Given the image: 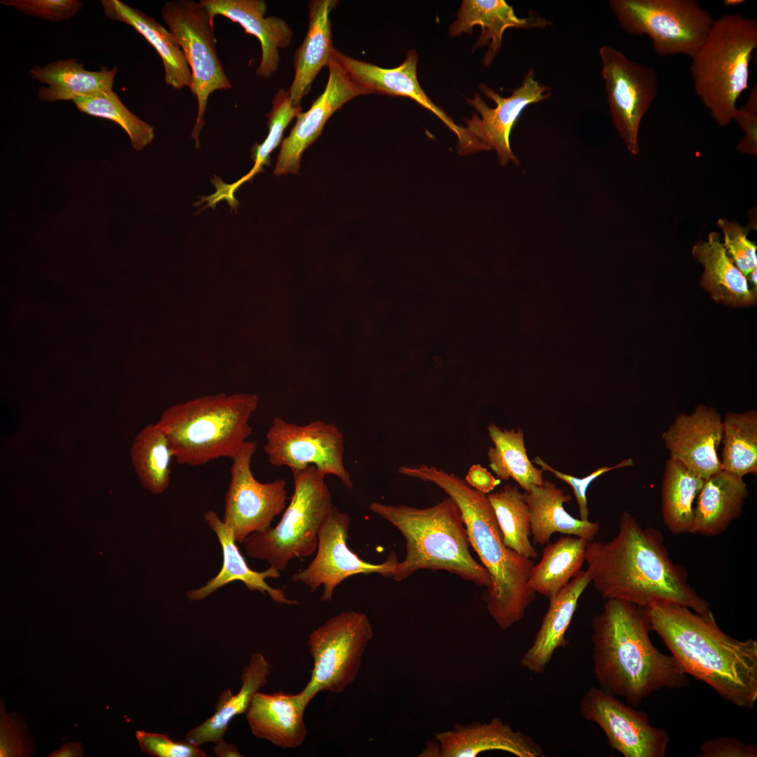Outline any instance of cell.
<instances>
[{
  "instance_id": "cell-1",
  "label": "cell",
  "mask_w": 757,
  "mask_h": 757,
  "mask_svg": "<svg viewBox=\"0 0 757 757\" xmlns=\"http://www.w3.org/2000/svg\"><path fill=\"white\" fill-rule=\"evenodd\" d=\"M585 561L594 587L605 599L648 608L678 604L707 615L709 603L688 582L687 572L669 554L660 531L642 527L622 512L618 533L608 542L587 544Z\"/></svg>"
},
{
  "instance_id": "cell-2",
  "label": "cell",
  "mask_w": 757,
  "mask_h": 757,
  "mask_svg": "<svg viewBox=\"0 0 757 757\" xmlns=\"http://www.w3.org/2000/svg\"><path fill=\"white\" fill-rule=\"evenodd\" d=\"M591 628L593 674L605 692L638 707L653 693L688 686V676L674 657L653 644L646 608L606 599Z\"/></svg>"
},
{
  "instance_id": "cell-3",
  "label": "cell",
  "mask_w": 757,
  "mask_h": 757,
  "mask_svg": "<svg viewBox=\"0 0 757 757\" xmlns=\"http://www.w3.org/2000/svg\"><path fill=\"white\" fill-rule=\"evenodd\" d=\"M652 630L687 675L735 706L751 710L757 700V641L725 633L713 613L700 615L678 604L646 608Z\"/></svg>"
},
{
  "instance_id": "cell-4",
  "label": "cell",
  "mask_w": 757,
  "mask_h": 757,
  "mask_svg": "<svg viewBox=\"0 0 757 757\" xmlns=\"http://www.w3.org/2000/svg\"><path fill=\"white\" fill-rule=\"evenodd\" d=\"M400 475L431 482L442 489L458 507L471 547L489 572L491 585L483 599L497 626L506 630L524 619L536 599L528 581L533 562L507 548L487 496L465 480L434 466H402Z\"/></svg>"
},
{
  "instance_id": "cell-5",
  "label": "cell",
  "mask_w": 757,
  "mask_h": 757,
  "mask_svg": "<svg viewBox=\"0 0 757 757\" xmlns=\"http://www.w3.org/2000/svg\"><path fill=\"white\" fill-rule=\"evenodd\" d=\"M369 510L389 521L406 540V556L392 578L401 582L418 570L445 571L478 586L489 588L491 577L470 552V543L461 512L450 498L433 506L372 502Z\"/></svg>"
},
{
  "instance_id": "cell-6",
  "label": "cell",
  "mask_w": 757,
  "mask_h": 757,
  "mask_svg": "<svg viewBox=\"0 0 757 757\" xmlns=\"http://www.w3.org/2000/svg\"><path fill=\"white\" fill-rule=\"evenodd\" d=\"M258 403L255 395H210L170 406L156 423L178 463L201 466L236 454L252 433L249 422Z\"/></svg>"
},
{
  "instance_id": "cell-7",
  "label": "cell",
  "mask_w": 757,
  "mask_h": 757,
  "mask_svg": "<svg viewBox=\"0 0 757 757\" xmlns=\"http://www.w3.org/2000/svg\"><path fill=\"white\" fill-rule=\"evenodd\" d=\"M757 48V23L737 13L714 20L701 48L691 57L696 95L720 126H726L748 88L750 61Z\"/></svg>"
},
{
  "instance_id": "cell-8",
  "label": "cell",
  "mask_w": 757,
  "mask_h": 757,
  "mask_svg": "<svg viewBox=\"0 0 757 757\" xmlns=\"http://www.w3.org/2000/svg\"><path fill=\"white\" fill-rule=\"evenodd\" d=\"M292 474L294 493L280 521L274 528L252 533L243 542L248 556L267 561L280 572L294 558L316 551L319 533L334 507L325 476L315 466Z\"/></svg>"
},
{
  "instance_id": "cell-9",
  "label": "cell",
  "mask_w": 757,
  "mask_h": 757,
  "mask_svg": "<svg viewBox=\"0 0 757 757\" xmlns=\"http://www.w3.org/2000/svg\"><path fill=\"white\" fill-rule=\"evenodd\" d=\"M608 6L626 32L647 35L662 56L693 57L714 22L710 13L694 0H611Z\"/></svg>"
},
{
  "instance_id": "cell-10",
  "label": "cell",
  "mask_w": 757,
  "mask_h": 757,
  "mask_svg": "<svg viewBox=\"0 0 757 757\" xmlns=\"http://www.w3.org/2000/svg\"><path fill=\"white\" fill-rule=\"evenodd\" d=\"M373 636L368 616L357 611L341 612L309 634L307 645L313 668L301 690L307 704L318 693H339L355 681Z\"/></svg>"
},
{
  "instance_id": "cell-11",
  "label": "cell",
  "mask_w": 757,
  "mask_h": 757,
  "mask_svg": "<svg viewBox=\"0 0 757 757\" xmlns=\"http://www.w3.org/2000/svg\"><path fill=\"white\" fill-rule=\"evenodd\" d=\"M161 14L178 41L191 71L190 90L198 101L191 138L198 149L210 95L215 90L231 88V83L218 56L213 20L206 8L191 0H172L164 4Z\"/></svg>"
},
{
  "instance_id": "cell-12",
  "label": "cell",
  "mask_w": 757,
  "mask_h": 757,
  "mask_svg": "<svg viewBox=\"0 0 757 757\" xmlns=\"http://www.w3.org/2000/svg\"><path fill=\"white\" fill-rule=\"evenodd\" d=\"M266 440L264 450L272 465L288 467L292 472L315 466L325 476L339 478L346 489L353 487L343 463V435L337 426L320 420L298 425L275 417Z\"/></svg>"
},
{
  "instance_id": "cell-13",
  "label": "cell",
  "mask_w": 757,
  "mask_h": 757,
  "mask_svg": "<svg viewBox=\"0 0 757 757\" xmlns=\"http://www.w3.org/2000/svg\"><path fill=\"white\" fill-rule=\"evenodd\" d=\"M599 54L613 123L628 151L637 155L640 123L659 88L657 74L608 45L602 46Z\"/></svg>"
},
{
  "instance_id": "cell-14",
  "label": "cell",
  "mask_w": 757,
  "mask_h": 757,
  "mask_svg": "<svg viewBox=\"0 0 757 757\" xmlns=\"http://www.w3.org/2000/svg\"><path fill=\"white\" fill-rule=\"evenodd\" d=\"M257 446V442L247 440L231 458V479L225 495L222 521L240 543H243L252 533L270 528L274 518L287 507L285 479L261 483L254 477L251 463Z\"/></svg>"
},
{
  "instance_id": "cell-15",
  "label": "cell",
  "mask_w": 757,
  "mask_h": 757,
  "mask_svg": "<svg viewBox=\"0 0 757 757\" xmlns=\"http://www.w3.org/2000/svg\"><path fill=\"white\" fill-rule=\"evenodd\" d=\"M599 687L591 686L579 703L580 715L597 724L608 744L625 757H664L669 732L650 724L643 711Z\"/></svg>"
},
{
  "instance_id": "cell-16",
  "label": "cell",
  "mask_w": 757,
  "mask_h": 757,
  "mask_svg": "<svg viewBox=\"0 0 757 757\" xmlns=\"http://www.w3.org/2000/svg\"><path fill=\"white\" fill-rule=\"evenodd\" d=\"M350 524L349 516L334 505L319 533L314 559L304 569L292 576L293 582L304 584L311 592L322 585V601H330L335 588L348 577L378 573L390 578L398 563L394 552H391L381 564H371L360 559L348 546Z\"/></svg>"
},
{
  "instance_id": "cell-17",
  "label": "cell",
  "mask_w": 757,
  "mask_h": 757,
  "mask_svg": "<svg viewBox=\"0 0 757 757\" xmlns=\"http://www.w3.org/2000/svg\"><path fill=\"white\" fill-rule=\"evenodd\" d=\"M481 91L493 100L496 107H490L479 94L475 93L467 101L477 111L465 123L466 133L471 140L475 151L493 149L500 165L510 162L518 164V159L510 146V134L524 109L528 105L540 102L551 95V88L535 79L534 70L525 74L523 82L512 90L510 97H504L484 83L479 85Z\"/></svg>"
},
{
  "instance_id": "cell-18",
  "label": "cell",
  "mask_w": 757,
  "mask_h": 757,
  "mask_svg": "<svg viewBox=\"0 0 757 757\" xmlns=\"http://www.w3.org/2000/svg\"><path fill=\"white\" fill-rule=\"evenodd\" d=\"M327 67L329 76L324 91L307 111L297 115L289 135L282 142L274 169L275 175L296 174L302 154L320 136L332 115L350 100L367 94L351 80L333 55Z\"/></svg>"
},
{
  "instance_id": "cell-19",
  "label": "cell",
  "mask_w": 757,
  "mask_h": 757,
  "mask_svg": "<svg viewBox=\"0 0 757 757\" xmlns=\"http://www.w3.org/2000/svg\"><path fill=\"white\" fill-rule=\"evenodd\" d=\"M723 437V418L703 404L690 414H678L662 435L671 459L683 464L704 480L723 470L718 449Z\"/></svg>"
},
{
  "instance_id": "cell-20",
  "label": "cell",
  "mask_w": 757,
  "mask_h": 757,
  "mask_svg": "<svg viewBox=\"0 0 757 757\" xmlns=\"http://www.w3.org/2000/svg\"><path fill=\"white\" fill-rule=\"evenodd\" d=\"M332 55L351 80L367 94L376 93L411 98L443 121L457 136L458 145L465 142V128L456 125L449 116L430 99L421 87L417 78L418 56L414 49L408 52L405 60L400 66L392 69L382 68L355 59L335 48Z\"/></svg>"
},
{
  "instance_id": "cell-21",
  "label": "cell",
  "mask_w": 757,
  "mask_h": 757,
  "mask_svg": "<svg viewBox=\"0 0 757 757\" xmlns=\"http://www.w3.org/2000/svg\"><path fill=\"white\" fill-rule=\"evenodd\" d=\"M438 757H476L487 751H502L517 757H544L541 746L531 736L514 730L500 718L489 723L456 724L451 730L437 732Z\"/></svg>"
},
{
  "instance_id": "cell-22",
  "label": "cell",
  "mask_w": 757,
  "mask_h": 757,
  "mask_svg": "<svg viewBox=\"0 0 757 757\" xmlns=\"http://www.w3.org/2000/svg\"><path fill=\"white\" fill-rule=\"evenodd\" d=\"M211 18L222 15L238 23L245 32L257 37L261 44V58L256 75L267 79L278 69L280 49L291 43L292 31L287 22L276 16L265 17L267 4L264 0H200L198 1Z\"/></svg>"
},
{
  "instance_id": "cell-23",
  "label": "cell",
  "mask_w": 757,
  "mask_h": 757,
  "mask_svg": "<svg viewBox=\"0 0 757 757\" xmlns=\"http://www.w3.org/2000/svg\"><path fill=\"white\" fill-rule=\"evenodd\" d=\"M308 706L301 692L255 694L246 714L252 735L280 749H295L304 742L308 730L304 711Z\"/></svg>"
},
{
  "instance_id": "cell-24",
  "label": "cell",
  "mask_w": 757,
  "mask_h": 757,
  "mask_svg": "<svg viewBox=\"0 0 757 757\" xmlns=\"http://www.w3.org/2000/svg\"><path fill=\"white\" fill-rule=\"evenodd\" d=\"M456 16L449 29V33L453 37L463 33H471L475 26L481 27L473 49L488 46L483 57L485 67L490 66L493 61L507 29L545 28L551 25L550 21L540 15H531L525 18L517 17L512 6L504 0H464Z\"/></svg>"
},
{
  "instance_id": "cell-25",
  "label": "cell",
  "mask_w": 757,
  "mask_h": 757,
  "mask_svg": "<svg viewBox=\"0 0 757 757\" xmlns=\"http://www.w3.org/2000/svg\"><path fill=\"white\" fill-rule=\"evenodd\" d=\"M591 582L587 570H580L554 596L533 641L521 658V664L536 674L543 673L554 652L568 644L566 634L582 594Z\"/></svg>"
},
{
  "instance_id": "cell-26",
  "label": "cell",
  "mask_w": 757,
  "mask_h": 757,
  "mask_svg": "<svg viewBox=\"0 0 757 757\" xmlns=\"http://www.w3.org/2000/svg\"><path fill=\"white\" fill-rule=\"evenodd\" d=\"M204 519L218 538L222 548L223 564L218 574L208 580L205 585L186 592V596L189 601L202 600L231 582L241 581L250 591L267 593L277 603H297V601L287 599L282 589L273 588L266 582V579L268 578H279V571L271 566L264 571H257L250 568L236 544L232 531L214 512H206Z\"/></svg>"
},
{
  "instance_id": "cell-27",
  "label": "cell",
  "mask_w": 757,
  "mask_h": 757,
  "mask_svg": "<svg viewBox=\"0 0 757 757\" xmlns=\"http://www.w3.org/2000/svg\"><path fill=\"white\" fill-rule=\"evenodd\" d=\"M337 3L336 0H313L308 3V27L294 54L295 74L288 90L294 106H301L315 77L329 62L334 48L329 16Z\"/></svg>"
},
{
  "instance_id": "cell-28",
  "label": "cell",
  "mask_w": 757,
  "mask_h": 757,
  "mask_svg": "<svg viewBox=\"0 0 757 757\" xmlns=\"http://www.w3.org/2000/svg\"><path fill=\"white\" fill-rule=\"evenodd\" d=\"M523 493L529 510L535 545H545L554 533L578 536L588 541L594 540L599 524L568 514L564 504L570 502L571 496L554 483L544 480L542 485L534 486Z\"/></svg>"
},
{
  "instance_id": "cell-29",
  "label": "cell",
  "mask_w": 757,
  "mask_h": 757,
  "mask_svg": "<svg viewBox=\"0 0 757 757\" xmlns=\"http://www.w3.org/2000/svg\"><path fill=\"white\" fill-rule=\"evenodd\" d=\"M101 4L107 18L132 27L154 48L162 60L167 85L175 89L192 88L190 67L178 41L169 29L120 0H102Z\"/></svg>"
},
{
  "instance_id": "cell-30",
  "label": "cell",
  "mask_w": 757,
  "mask_h": 757,
  "mask_svg": "<svg viewBox=\"0 0 757 757\" xmlns=\"http://www.w3.org/2000/svg\"><path fill=\"white\" fill-rule=\"evenodd\" d=\"M692 254L704 268L701 286L715 301L733 307L756 304L757 294L728 257L718 233L712 231L707 240L697 242Z\"/></svg>"
},
{
  "instance_id": "cell-31",
  "label": "cell",
  "mask_w": 757,
  "mask_h": 757,
  "mask_svg": "<svg viewBox=\"0 0 757 757\" xmlns=\"http://www.w3.org/2000/svg\"><path fill=\"white\" fill-rule=\"evenodd\" d=\"M749 491L743 477L721 470L705 479L693 509V534L715 536L741 514Z\"/></svg>"
},
{
  "instance_id": "cell-32",
  "label": "cell",
  "mask_w": 757,
  "mask_h": 757,
  "mask_svg": "<svg viewBox=\"0 0 757 757\" xmlns=\"http://www.w3.org/2000/svg\"><path fill=\"white\" fill-rule=\"evenodd\" d=\"M271 666L260 653L251 655L249 663L242 670V685L236 694L230 689L222 692L212 716L202 724L189 730L184 739L200 746L207 742L217 743L223 739L234 717L246 714L254 696L268 683Z\"/></svg>"
},
{
  "instance_id": "cell-33",
  "label": "cell",
  "mask_w": 757,
  "mask_h": 757,
  "mask_svg": "<svg viewBox=\"0 0 757 757\" xmlns=\"http://www.w3.org/2000/svg\"><path fill=\"white\" fill-rule=\"evenodd\" d=\"M29 73L32 79L48 86L39 89L38 98L55 102L112 91L117 67L88 71L83 63L72 58L50 62L43 67L34 66Z\"/></svg>"
},
{
  "instance_id": "cell-34",
  "label": "cell",
  "mask_w": 757,
  "mask_h": 757,
  "mask_svg": "<svg viewBox=\"0 0 757 757\" xmlns=\"http://www.w3.org/2000/svg\"><path fill=\"white\" fill-rule=\"evenodd\" d=\"M589 542L567 535L547 544L540 561L531 569L529 588L548 599L556 595L581 570Z\"/></svg>"
},
{
  "instance_id": "cell-35",
  "label": "cell",
  "mask_w": 757,
  "mask_h": 757,
  "mask_svg": "<svg viewBox=\"0 0 757 757\" xmlns=\"http://www.w3.org/2000/svg\"><path fill=\"white\" fill-rule=\"evenodd\" d=\"M704 480L681 463L668 459L662 483L663 523L674 534L693 533L694 502Z\"/></svg>"
},
{
  "instance_id": "cell-36",
  "label": "cell",
  "mask_w": 757,
  "mask_h": 757,
  "mask_svg": "<svg viewBox=\"0 0 757 757\" xmlns=\"http://www.w3.org/2000/svg\"><path fill=\"white\" fill-rule=\"evenodd\" d=\"M487 430L493 443L487 453L489 467L498 479H512L524 491L543 484V470L536 468L528 459L524 432L520 428L507 430L490 423Z\"/></svg>"
},
{
  "instance_id": "cell-37",
  "label": "cell",
  "mask_w": 757,
  "mask_h": 757,
  "mask_svg": "<svg viewBox=\"0 0 757 757\" xmlns=\"http://www.w3.org/2000/svg\"><path fill=\"white\" fill-rule=\"evenodd\" d=\"M175 458L165 432L157 424H149L135 436L130 461L142 486L153 494H161L170 481V465Z\"/></svg>"
},
{
  "instance_id": "cell-38",
  "label": "cell",
  "mask_w": 757,
  "mask_h": 757,
  "mask_svg": "<svg viewBox=\"0 0 757 757\" xmlns=\"http://www.w3.org/2000/svg\"><path fill=\"white\" fill-rule=\"evenodd\" d=\"M722 470L739 477L757 474V411L728 412L723 419Z\"/></svg>"
},
{
  "instance_id": "cell-39",
  "label": "cell",
  "mask_w": 757,
  "mask_h": 757,
  "mask_svg": "<svg viewBox=\"0 0 757 757\" xmlns=\"http://www.w3.org/2000/svg\"><path fill=\"white\" fill-rule=\"evenodd\" d=\"M502 533L504 545L518 554L536 559L538 553L530 540V514L524 493L517 485H505L500 491L489 493Z\"/></svg>"
},
{
  "instance_id": "cell-40",
  "label": "cell",
  "mask_w": 757,
  "mask_h": 757,
  "mask_svg": "<svg viewBox=\"0 0 757 757\" xmlns=\"http://www.w3.org/2000/svg\"><path fill=\"white\" fill-rule=\"evenodd\" d=\"M301 112V107L292 104L288 90L279 89L272 100L270 111L266 114L268 133L263 143L254 150V167L249 173L232 184L226 185L223 182L217 184V194L221 200H225L229 205L235 204L233 194L236 190L243 183L263 171L264 165L270 164V154L280 143L284 130Z\"/></svg>"
},
{
  "instance_id": "cell-41",
  "label": "cell",
  "mask_w": 757,
  "mask_h": 757,
  "mask_svg": "<svg viewBox=\"0 0 757 757\" xmlns=\"http://www.w3.org/2000/svg\"><path fill=\"white\" fill-rule=\"evenodd\" d=\"M73 102L82 113L107 118L118 124L129 136L132 146L136 151H141L154 139V128L132 113L113 90L78 97Z\"/></svg>"
},
{
  "instance_id": "cell-42",
  "label": "cell",
  "mask_w": 757,
  "mask_h": 757,
  "mask_svg": "<svg viewBox=\"0 0 757 757\" xmlns=\"http://www.w3.org/2000/svg\"><path fill=\"white\" fill-rule=\"evenodd\" d=\"M717 226L728 257L746 278L757 266L756 245L747 238L749 229L725 219H719Z\"/></svg>"
},
{
  "instance_id": "cell-43",
  "label": "cell",
  "mask_w": 757,
  "mask_h": 757,
  "mask_svg": "<svg viewBox=\"0 0 757 757\" xmlns=\"http://www.w3.org/2000/svg\"><path fill=\"white\" fill-rule=\"evenodd\" d=\"M0 756H29L34 752L33 742L25 721L17 713L6 714L1 700Z\"/></svg>"
},
{
  "instance_id": "cell-44",
  "label": "cell",
  "mask_w": 757,
  "mask_h": 757,
  "mask_svg": "<svg viewBox=\"0 0 757 757\" xmlns=\"http://www.w3.org/2000/svg\"><path fill=\"white\" fill-rule=\"evenodd\" d=\"M142 752L157 757H205L200 746L186 740L175 741L168 735L137 730L135 733Z\"/></svg>"
},
{
  "instance_id": "cell-45",
  "label": "cell",
  "mask_w": 757,
  "mask_h": 757,
  "mask_svg": "<svg viewBox=\"0 0 757 757\" xmlns=\"http://www.w3.org/2000/svg\"><path fill=\"white\" fill-rule=\"evenodd\" d=\"M1 4L34 17L57 22L71 18L83 6L78 0H3Z\"/></svg>"
},
{
  "instance_id": "cell-46",
  "label": "cell",
  "mask_w": 757,
  "mask_h": 757,
  "mask_svg": "<svg viewBox=\"0 0 757 757\" xmlns=\"http://www.w3.org/2000/svg\"><path fill=\"white\" fill-rule=\"evenodd\" d=\"M532 462L540 465L543 471H548L553 473L557 478L565 482L572 488L578 504L580 519L584 521L589 520L587 491L592 482L606 472L634 465L632 458H629L622 461L613 466L608 467L603 465L583 478H578L562 473L559 470L554 469L540 457H536Z\"/></svg>"
},
{
  "instance_id": "cell-47",
  "label": "cell",
  "mask_w": 757,
  "mask_h": 757,
  "mask_svg": "<svg viewBox=\"0 0 757 757\" xmlns=\"http://www.w3.org/2000/svg\"><path fill=\"white\" fill-rule=\"evenodd\" d=\"M699 757H756L757 746L730 737H718L704 741Z\"/></svg>"
},
{
  "instance_id": "cell-48",
  "label": "cell",
  "mask_w": 757,
  "mask_h": 757,
  "mask_svg": "<svg viewBox=\"0 0 757 757\" xmlns=\"http://www.w3.org/2000/svg\"><path fill=\"white\" fill-rule=\"evenodd\" d=\"M733 120L744 130L745 135L739 142L737 149L744 154H757V112L743 107L737 109Z\"/></svg>"
},
{
  "instance_id": "cell-49",
  "label": "cell",
  "mask_w": 757,
  "mask_h": 757,
  "mask_svg": "<svg viewBox=\"0 0 757 757\" xmlns=\"http://www.w3.org/2000/svg\"><path fill=\"white\" fill-rule=\"evenodd\" d=\"M465 480L471 487L484 494L490 493L501 482L479 464L470 468Z\"/></svg>"
},
{
  "instance_id": "cell-50",
  "label": "cell",
  "mask_w": 757,
  "mask_h": 757,
  "mask_svg": "<svg viewBox=\"0 0 757 757\" xmlns=\"http://www.w3.org/2000/svg\"><path fill=\"white\" fill-rule=\"evenodd\" d=\"M48 757H82L83 756V748L79 742H73L62 744L58 749L54 750Z\"/></svg>"
},
{
  "instance_id": "cell-51",
  "label": "cell",
  "mask_w": 757,
  "mask_h": 757,
  "mask_svg": "<svg viewBox=\"0 0 757 757\" xmlns=\"http://www.w3.org/2000/svg\"><path fill=\"white\" fill-rule=\"evenodd\" d=\"M213 751L217 757H240L243 756L238 746L233 744L226 743L221 739L216 743Z\"/></svg>"
},
{
  "instance_id": "cell-52",
  "label": "cell",
  "mask_w": 757,
  "mask_h": 757,
  "mask_svg": "<svg viewBox=\"0 0 757 757\" xmlns=\"http://www.w3.org/2000/svg\"><path fill=\"white\" fill-rule=\"evenodd\" d=\"M746 109L757 112V88L756 86H753L750 90L749 97L747 99L746 105Z\"/></svg>"
},
{
  "instance_id": "cell-53",
  "label": "cell",
  "mask_w": 757,
  "mask_h": 757,
  "mask_svg": "<svg viewBox=\"0 0 757 757\" xmlns=\"http://www.w3.org/2000/svg\"><path fill=\"white\" fill-rule=\"evenodd\" d=\"M744 2V0H725L723 4L725 6H735L743 4Z\"/></svg>"
}]
</instances>
